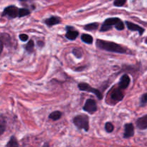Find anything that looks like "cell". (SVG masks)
<instances>
[{
    "instance_id": "4",
    "label": "cell",
    "mask_w": 147,
    "mask_h": 147,
    "mask_svg": "<svg viewBox=\"0 0 147 147\" xmlns=\"http://www.w3.org/2000/svg\"><path fill=\"white\" fill-rule=\"evenodd\" d=\"M119 20L120 19L118 17H111V18L106 19L100 27V32H106L108 30H110L113 27V25L116 26Z\"/></svg>"
},
{
    "instance_id": "20",
    "label": "cell",
    "mask_w": 147,
    "mask_h": 147,
    "mask_svg": "<svg viewBox=\"0 0 147 147\" xmlns=\"http://www.w3.org/2000/svg\"><path fill=\"white\" fill-rule=\"evenodd\" d=\"M34 42H33V40H31L27 42V44L24 47H25V50H27L29 53H32L33 50H34Z\"/></svg>"
},
{
    "instance_id": "7",
    "label": "cell",
    "mask_w": 147,
    "mask_h": 147,
    "mask_svg": "<svg viewBox=\"0 0 147 147\" xmlns=\"http://www.w3.org/2000/svg\"><path fill=\"white\" fill-rule=\"evenodd\" d=\"M11 45V37L7 33L0 34V55L3 51L4 46H9Z\"/></svg>"
},
{
    "instance_id": "8",
    "label": "cell",
    "mask_w": 147,
    "mask_h": 147,
    "mask_svg": "<svg viewBox=\"0 0 147 147\" xmlns=\"http://www.w3.org/2000/svg\"><path fill=\"white\" fill-rule=\"evenodd\" d=\"M126 24L127 28L129 29V30L133 32H138L139 34V35H142L144 34V32H145V30L143 28V27H140L138 24H134V23L131 22L126 21Z\"/></svg>"
},
{
    "instance_id": "16",
    "label": "cell",
    "mask_w": 147,
    "mask_h": 147,
    "mask_svg": "<svg viewBox=\"0 0 147 147\" xmlns=\"http://www.w3.org/2000/svg\"><path fill=\"white\" fill-rule=\"evenodd\" d=\"M61 116H62L61 112L57 111H53V113H50V114L49 115V119H51V120L53 121H57V120H59Z\"/></svg>"
},
{
    "instance_id": "23",
    "label": "cell",
    "mask_w": 147,
    "mask_h": 147,
    "mask_svg": "<svg viewBox=\"0 0 147 147\" xmlns=\"http://www.w3.org/2000/svg\"><path fill=\"white\" fill-rule=\"evenodd\" d=\"M73 53L76 57H78V58H81V57H83V52H82L81 49L74 48L73 50Z\"/></svg>"
},
{
    "instance_id": "11",
    "label": "cell",
    "mask_w": 147,
    "mask_h": 147,
    "mask_svg": "<svg viewBox=\"0 0 147 147\" xmlns=\"http://www.w3.org/2000/svg\"><path fill=\"white\" fill-rule=\"evenodd\" d=\"M136 127L140 130L147 129V114L139 118L136 121Z\"/></svg>"
},
{
    "instance_id": "24",
    "label": "cell",
    "mask_w": 147,
    "mask_h": 147,
    "mask_svg": "<svg viewBox=\"0 0 147 147\" xmlns=\"http://www.w3.org/2000/svg\"><path fill=\"white\" fill-rule=\"evenodd\" d=\"M105 129H106L108 133H111L113 131V129H114V126H113V125L111 123L107 122L106 125H105Z\"/></svg>"
},
{
    "instance_id": "14",
    "label": "cell",
    "mask_w": 147,
    "mask_h": 147,
    "mask_svg": "<svg viewBox=\"0 0 147 147\" xmlns=\"http://www.w3.org/2000/svg\"><path fill=\"white\" fill-rule=\"evenodd\" d=\"M60 22H61L60 19L57 17H51L45 20V23L49 27H52V26L55 25V24H57Z\"/></svg>"
},
{
    "instance_id": "25",
    "label": "cell",
    "mask_w": 147,
    "mask_h": 147,
    "mask_svg": "<svg viewBox=\"0 0 147 147\" xmlns=\"http://www.w3.org/2000/svg\"><path fill=\"white\" fill-rule=\"evenodd\" d=\"M126 2V0H115L113 4L116 7H122L124 5Z\"/></svg>"
},
{
    "instance_id": "6",
    "label": "cell",
    "mask_w": 147,
    "mask_h": 147,
    "mask_svg": "<svg viewBox=\"0 0 147 147\" xmlns=\"http://www.w3.org/2000/svg\"><path fill=\"white\" fill-rule=\"evenodd\" d=\"M83 110L86 112H88L89 113H94L98 110L97 104L96 101L93 99L89 98L86 101L84 106H83Z\"/></svg>"
},
{
    "instance_id": "15",
    "label": "cell",
    "mask_w": 147,
    "mask_h": 147,
    "mask_svg": "<svg viewBox=\"0 0 147 147\" xmlns=\"http://www.w3.org/2000/svg\"><path fill=\"white\" fill-rule=\"evenodd\" d=\"M81 40L82 41L84 42L87 43V44H92L93 42V38L91 35L88 34H83L81 35Z\"/></svg>"
},
{
    "instance_id": "19",
    "label": "cell",
    "mask_w": 147,
    "mask_h": 147,
    "mask_svg": "<svg viewBox=\"0 0 147 147\" xmlns=\"http://www.w3.org/2000/svg\"><path fill=\"white\" fill-rule=\"evenodd\" d=\"M6 129V122L3 117L0 116V136L4 134Z\"/></svg>"
},
{
    "instance_id": "28",
    "label": "cell",
    "mask_w": 147,
    "mask_h": 147,
    "mask_svg": "<svg viewBox=\"0 0 147 147\" xmlns=\"http://www.w3.org/2000/svg\"><path fill=\"white\" fill-rule=\"evenodd\" d=\"M20 1H31V0H20Z\"/></svg>"
},
{
    "instance_id": "26",
    "label": "cell",
    "mask_w": 147,
    "mask_h": 147,
    "mask_svg": "<svg viewBox=\"0 0 147 147\" xmlns=\"http://www.w3.org/2000/svg\"><path fill=\"white\" fill-rule=\"evenodd\" d=\"M19 37H20V40H22V41H23V42H25V41H27V40H28V36L27 35V34H20V36H19Z\"/></svg>"
},
{
    "instance_id": "17",
    "label": "cell",
    "mask_w": 147,
    "mask_h": 147,
    "mask_svg": "<svg viewBox=\"0 0 147 147\" xmlns=\"http://www.w3.org/2000/svg\"><path fill=\"white\" fill-rule=\"evenodd\" d=\"M98 26H99L98 23L93 22V23H91V24H86V25L84 27V29L86 30H88V31H93V30H97Z\"/></svg>"
},
{
    "instance_id": "13",
    "label": "cell",
    "mask_w": 147,
    "mask_h": 147,
    "mask_svg": "<svg viewBox=\"0 0 147 147\" xmlns=\"http://www.w3.org/2000/svg\"><path fill=\"white\" fill-rule=\"evenodd\" d=\"M111 98L113 100H116V101H121L123 99V93H122L121 89H115L113 90V91L111 93Z\"/></svg>"
},
{
    "instance_id": "22",
    "label": "cell",
    "mask_w": 147,
    "mask_h": 147,
    "mask_svg": "<svg viewBox=\"0 0 147 147\" xmlns=\"http://www.w3.org/2000/svg\"><path fill=\"white\" fill-rule=\"evenodd\" d=\"M147 103V93H144L140 98V106L144 107L146 105Z\"/></svg>"
},
{
    "instance_id": "27",
    "label": "cell",
    "mask_w": 147,
    "mask_h": 147,
    "mask_svg": "<svg viewBox=\"0 0 147 147\" xmlns=\"http://www.w3.org/2000/svg\"><path fill=\"white\" fill-rule=\"evenodd\" d=\"M38 45H40L41 46H43L44 45V43H43L42 42H38Z\"/></svg>"
},
{
    "instance_id": "5",
    "label": "cell",
    "mask_w": 147,
    "mask_h": 147,
    "mask_svg": "<svg viewBox=\"0 0 147 147\" xmlns=\"http://www.w3.org/2000/svg\"><path fill=\"white\" fill-rule=\"evenodd\" d=\"M20 9L15 6H9L4 9L2 16H8L10 18H16L19 17Z\"/></svg>"
},
{
    "instance_id": "21",
    "label": "cell",
    "mask_w": 147,
    "mask_h": 147,
    "mask_svg": "<svg viewBox=\"0 0 147 147\" xmlns=\"http://www.w3.org/2000/svg\"><path fill=\"white\" fill-rule=\"evenodd\" d=\"M30 14V10L27 9H20V11H19V17H23L25 16L29 15Z\"/></svg>"
},
{
    "instance_id": "1",
    "label": "cell",
    "mask_w": 147,
    "mask_h": 147,
    "mask_svg": "<svg viewBox=\"0 0 147 147\" xmlns=\"http://www.w3.org/2000/svg\"><path fill=\"white\" fill-rule=\"evenodd\" d=\"M96 46L99 49H101L103 50H106V51L109 52H112V53H121V54L126 53V49L125 47L117 44V43L113 42L97 40V41H96Z\"/></svg>"
},
{
    "instance_id": "3",
    "label": "cell",
    "mask_w": 147,
    "mask_h": 147,
    "mask_svg": "<svg viewBox=\"0 0 147 147\" xmlns=\"http://www.w3.org/2000/svg\"><path fill=\"white\" fill-rule=\"evenodd\" d=\"M78 88L80 89L82 91H86L89 92V93H92L99 99V100H101L103 98V95H102L101 92L99 91L98 89L94 88L91 87L90 86H89L88 83H79L78 86Z\"/></svg>"
},
{
    "instance_id": "29",
    "label": "cell",
    "mask_w": 147,
    "mask_h": 147,
    "mask_svg": "<svg viewBox=\"0 0 147 147\" xmlns=\"http://www.w3.org/2000/svg\"><path fill=\"white\" fill-rule=\"evenodd\" d=\"M144 42H145V43H146V44L147 45V37H146V39H145V40H144Z\"/></svg>"
},
{
    "instance_id": "18",
    "label": "cell",
    "mask_w": 147,
    "mask_h": 147,
    "mask_svg": "<svg viewBox=\"0 0 147 147\" xmlns=\"http://www.w3.org/2000/svg\"><path fill=\"white\" fill-rule=\"evenodd\" d=\"M6 146H10V147H15V146H19V144L17 142V140L16 139V138L14 136H12L11 137V139H9L8 143L7 144Z\"/></svg>"
},
{
    "instance_id": "2",
    "label": "cell",
    "mask_w": 147,
    "mask_h": 147,
    "mask_svg": "<svg viewBox=\"0 0 147 147\" xmlns=\"http://www.w3.org/2000/svg\"><path fill=\"white\" fill-rule=\"evenodd\" d=\"M73 123L78 129H84L86 131L89 130V119L86 115H79L73 119Z\"/></svg>"
},
{
    "instance_id": "12",
    "label": "cell",
    "mask_w": 147,
    "mask_h": 147,
    "mask_svg": "<svg viewBox=\"0 0 147 147\" xmlns=\"http://www.w3.org/2000/svg\"><path fill=\"white\" fill-rule=\"evenodd\" d=\"M78 32L75 30L72 27H67V33L65 34V37H67L68 40H76L77 38V37L78 36Z\"/></svg>"
},
{
    "instance_id": "10",
    "label": "cell",
    "mask_w": 147,
    "mask_h": 147,
    "mask_svg": "<svg viewBox=\"0 0 147 147\" xmlns=\"http://www.w3.org/2000/svg\"><path fill=\"white\" fill-rule=\"evenodd\" d=\"M131 79L130 77L127 74H124L121 78L120 82H119V88L120 89H126L129 87L130 84Z\"/></svg>"
},
{
    "instance_id": "9",
    "label": "cell",
    "mask_w": 147,
    "mask_h": 147,
    "mask_svg": "<svg viewBox=\"0 0 147 147\" xmlns=\"http://www.w3.org/2000/svg\"><path fill=\"white\" fill-rule=\"evenodd\" d=\"M124 134H123V137L125 139H129L132 137L134 135V126L131 123H126L124 126Z\"/></svg>"
}]
</instances>
